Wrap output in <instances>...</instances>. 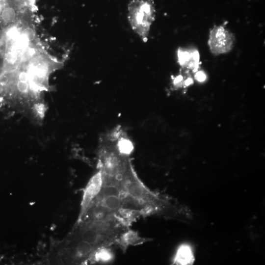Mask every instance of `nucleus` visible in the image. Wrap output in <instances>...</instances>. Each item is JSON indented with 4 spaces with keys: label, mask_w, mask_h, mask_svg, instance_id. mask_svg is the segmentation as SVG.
<instances>
[{
    "label": "nucleus",
    "mask_w": 265,
    "mask_h": 265,
    "mask_svg": "<svg viewBox=\"0 0 265 265\" xmlns=\"http://www.w3.org/2000/svg\"><path fill=\"white\" fill-rule=\"evenodd\" d=\"M121 182L125 199L132 203L142 216L156 215L183 221L191 218L188 208L147 187L137 177L132 164L128 166Z\"/></svg>",
    "instance_id": "obj_1"
},
{
    "label": "nucleus",
    "mask_w": 265,
    "mask_h": 265,
    "mask_svg": "<svg viewBox=\"0 0 265 265\" xmlns=\"http://www.w3.org/2000/svg\"><path fill=\"white\" fill-rule=\"evenodd\" d=\"M155 17L156 10L153 0H132L128 4L129 24L132 30L143 42L148 41Z\"/></svg>",
    "instance_id": "obj_2"
},
{
    "label": "nucleus",
    "mask_w": 265,
    "mask_h": 265,
    "mask_svg": "<svg viewBox=\"0 0 265 265\" xmlns=\"http://www.w3.org/2000/svg\"><path fill=\"white\" fill-rule=\"evenodd\" d=\"M235 41L234 35L223 26H214L210 31L208 45L212 54L219 55L229 52Z\"/></svg>",
    "instance_id": "obj_3"
},
{
    "label": "nucleus",
    "mask_w": 265,
    "mask_h": 265,
    "mask_svg": "<svg viewBox=\"0 0 265 265\" xmlns=\"http://www.w3.org/2000/svg\"><path fill=\"white\" fill-rule=\"evenodd\" d=\"M102 185V175L99 170L89 180L84 189L78 222L84 218L91 203L99 192Z\"/></svg>",
    "instance_id": "obj_4"
},
{
    "label": "nucleus",
    "mask_w": 265,
    "mask_h": 265,
    "mask_svg": "<svg viewBox=\"0 0 265 265\" xmlns=\"http://www.w3.org/2000/svg\"><path fill=\"white\" fill-rule=\"evenodd\" d=\"M177 58L182 67L193 72L197 71L200 64V55L196 49L180 48L177 51Z\"/></svg>",
    "instance_id": "obj_5"
},
{
    "label": "nucleus",
    "mask_w": 265,
    "mask_h": 265,
    "mask_svg": "<svg viewBox=\"0 0 265 265\" xmlns=\"http://www.w3.org/2000/svg\"><path fill=\"white\" fill-rule=\"evenodd\" d=\"M194 260L191 247L188 244H183L177 249L173 263L177 265H192Z\"/></svg>",
    "instance_id": "obj_6"
},
{
    "label": "nucleus",
    "mask_w": 265,
    "mask_h": 265,
    "mask_svg": "<svg viewBox=\"0 0 265 265\" xmlns=\"http://www.w3.org/2000/svg\"><path fill=\"white\" fill-rule=\"evenodd\" d=\"M147 240V239L139 237L136 232L129 229L121 236L117 244L120 245L123 251H125L130 245H137Z\"/></svg>",
    "instance_id": "obj_7"
},
{
    "label": "nucleus",
    "mask_w": 265,
    "mask_h": 265,
    "mask_svg": "<svg viewBox=\"0 0 265 265\" xmlns=\"http://www.w3.org/2000/svg\"><path fill=\"white\" fill-rule=\"evenodd\" d=\"M108 248H103L97 250L92 259L96 262H106L111 259L112 256Z\"/></svg>",
    "instance_id": "obj_8"
},
{
    "label": "nucleus",
    "mask_w": 265,
    "mask_h": 265,
    "mask_svg": "<svg viewBox=\"0 0 265 265\" xmlns=\"http://www.w3.org/2000/svg\"><path fill=\"white\" fill-rule=\"evenodd\" d=\"M33 112L36 116L41 119L45 116L46 112L45 105L41 103H36L33 106Z\"/></svg>",
    "instance_id": "obj_9"
},
{
    "label": "nucleus",
    "mask_w": 265,
    "mask_h": 265,
    "mask_svg": "<svg viewBox=\"0 0 265 265\" xmlns=\"http://www.w3.org/2000/svg\"><path fill=\"white\" fill-rule=\"evenodd\" d=\"M195 79L199 81H203L206 79V76L203 72L200 71L196 74Z\"/></svg>",
    "instance_id": "obj_10"
}]
</instances>
